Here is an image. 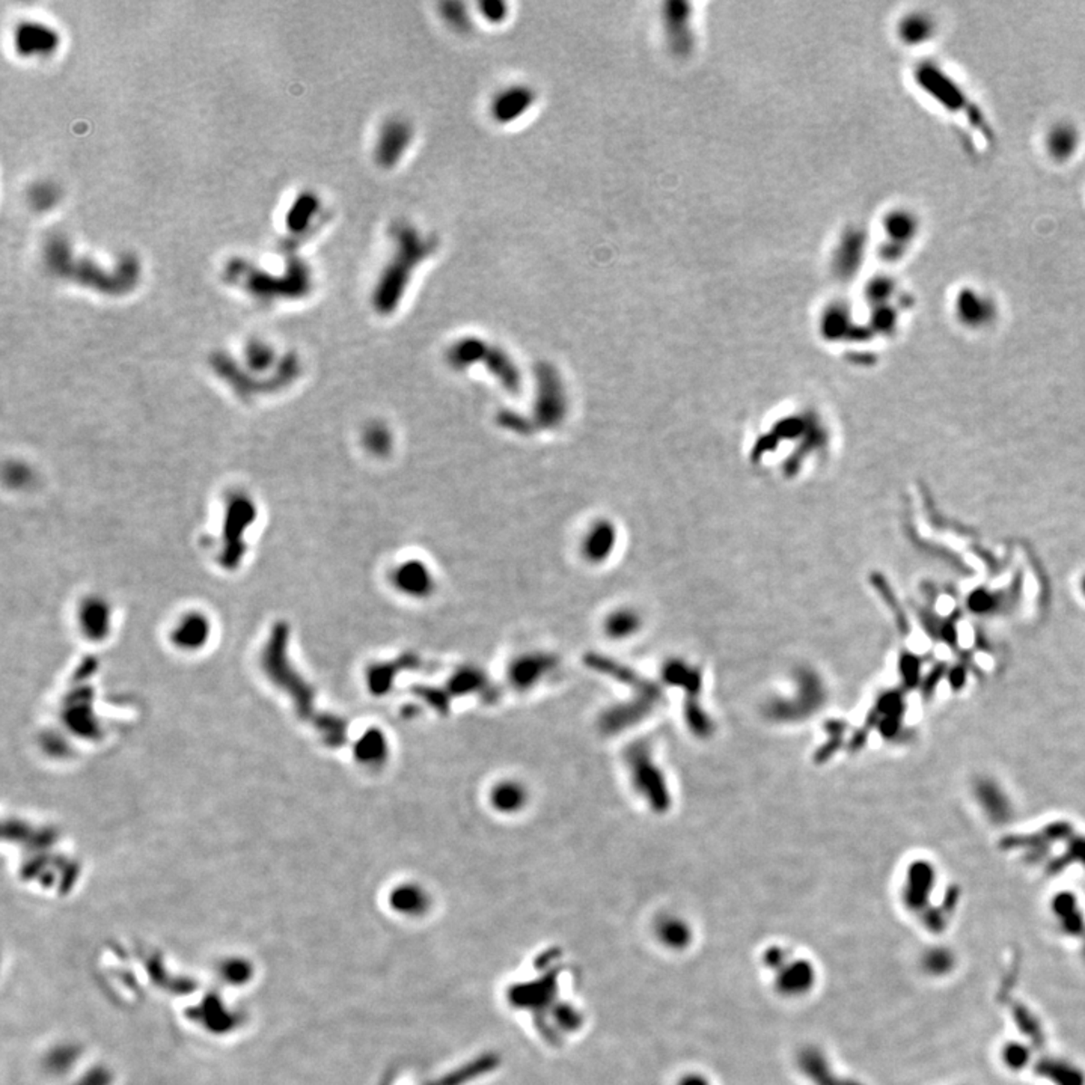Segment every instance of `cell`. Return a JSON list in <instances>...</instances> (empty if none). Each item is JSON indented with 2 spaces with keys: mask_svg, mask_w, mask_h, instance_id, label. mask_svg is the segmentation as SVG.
Masks as SVG:
<instances>
[{
  "mask_svg": "<svg viewBox=\"0 0 1085 1085\" xmlns=\"http://www.w3.org/2000/svg\"><path fill=\"white\" fill-rule=\"evenodd\" d=\"M394 239V257L390 258L372 292V306L380 315H390L397 310L413 271L434 251L433 240L426 239L413 226H397Z\"/></svg>",
  "mask_w": 1085,
  "mask_h": 1085,
  "instance_id": "1",
  "label": "cell"
},
{
  "mask_svg": "<svg viewBox=\"0 0 1085 1085\" xmlns=\"http://www.w3.org/2000/svg\"><path fill=\"white\" fill-rule=\"evenodd\" d=\"M922 73L926 77L927 91L931 89L943 111L952 115L954 123L965 129L970 136H977L988 143L992 141L993 133L988 118L954 75L948 74L942 68L933 67L924 68Z\"/></svg>",
  "mask_w": 1085,
  "mask_h": 1085,
  "instance_id": "2",
  "label": "cell"
},
{
  "mask_svg": "<svg viewBox=\"0 0 1085 1085\" xmlns=\"http://www.w3.org/2000/svg\"><path fill=\"white\" fill-rule=\"evenodd\" d=\"M952 311L961 324L974 330L991 326L993 320L997 319L998 312L997 303L991 294L972 285H965L957 290L952 301Z\"/></svg>",
  "mask_w": 1085,
  "mask_h": 1085,
  "instance_id": "3",
  "label": "cell"
},
{
  "mask_svg": "<svg viewBox=\"0 0 1085 1085\" xmlns=\"http://www.w3.org/2000/svg\"><path fill=\"white\" fill-rule=\"evenodd\" d=\"M1082 134L1077 125L1060 121L1050 125L1043 139L1046 155L1055 163H1068L1081 150Z\"/></svg>",
  "mask_w": 1085,
  "mask_h": 1085,
  "instance_id": "4",
  "label": "cell"
},
{
  "mask_svg": "<svg viewBox=\"0 0 1085 1085\" xmlns=\"http://www.w3.org/2000/svg\"><path fill=\"white\" fill-rule=\"evenodd\" d=\"M412 143V129L404 121H390L383 125L377 141L376 159L381 166H394Z\"/></svg>",
  "mask_w": 1085,
  "mask_h": 1085,
  "instance_id": "5",
  "label": "cell"
},
{
  "mask_svg": "<svg viewBox=\"0 0 1085 1085\" xmlns=\"http://www.w3.org/2000/svg\"><path fill=\"white\" fill-rule=\"evenodd\" d=\"M395 588L409 597L424 598L434 589V579L430 568L419 561H408L395 568L392 575Z\"/></svg>",
  "mask_w": 1085,
  "mask_h": 1085,
  "instance_id": "6",
  "label": "cell"
},
{
  "mask_svg": "<svg viewBox=\"0 0 1085 1085\" xmlns=\"http://www.w3.org/2000/svg\"><path fill=\"white\" fill-rule=\"evenodd\" d=\"M58 35L41 23H22L15 34V47L23 56L50 54L58 47Z\"/></svg>",
  "mask_w": 1085,
  "mask_h": 1085,
  "instance_id": "7",
  "label": "cell"
},
{
  "mask_svg": "<svg viewBox=\"0 0 1085 1085\" xmlns=\"http://www.w3.org/2000/svg\"><path fill=\"white\" fill-rule=\"evenodd\" d=\"M534 100H536V95L529 88L516 86V88L508 89V91L499 94L497 100L493 102V116L499 123H511L518 116H522L528 111V107L532 106Z\"/></svg>",
  "mask_w": 1085,
  "mask_h": 1085,
  "instance_id": "8",
  "label": "cell"
},
{
  "mask_svg": "<svg viewBox=\"0 0 1085 1085\" xmlns=\"http://www.w3.org/2000/svg\"><path fill=\"white\" fill-rule=\"evenodd\" d=\"M529 801L528 790L522 783L514 780L499 781L493 785L490 802L495 810L506 814H514L522 810Z\"/></svg>",
  "mask_w": 1085,
  "mask_h": 1085,
  "instance_id": "9",
  "label": "cell"
},
{
  "mask_svg": "<svg viewBox=\"0 0 1085 1085\" xmlns=\"http://www.w3.org/2000/svg\"><path fill=\"white\" fill-rule=\"evenodd\" d=\"M614 541H616V532L609 523L602 522L594 525L585 537V557L593 563H600L611 554Z\"/></svg>",
  "mask_w": 1085,
  "mask_h": 1085,
  "instance_id": "10",
  "label": "cell"
},
{
  "mask_svg": "<svg viewBox=\"0 0 1085 1085\" xmlns=\"http://www.w3.org/2000/svg\"><path fill=\"white\" fill-rule=\"evenodd\" d=\"M545 376H540V412H543V417L549 418L550 421L554 419L558 421L559 418L563 417L564 395L561 383L557 380L555 376H547L549 372H543Z\"/></svg>",
  "mask_w": 1085,
  "mask_h": 1085,
  "instance_id": "11",
  "label": "cell"
},
{
  "mask_svg": "<svg viewBox=\"0 0 1085 1085\" xmlns=\"http://www.w3.org/2000/svg\"><path fill=\"white\" fill-rule=\"evenodd\" d=\"M639 618L635 612L629 609H621L616 611L611 616H607L605 621V630L611 638L625 639L629 638L638 630Z\"/></svg>",
  "mask_w": 1085,
  "mask_h": 1085,
  "instance_id": "12",
  "label": "cell"
},
{
  "mask_svg": "<svg viewBox=\"0 0 1085 1085\" xmlns=\"http://www.w3.org/2000/svg\"><path fill=\"white\" fill-rule=\"evenodd\" d=\"M549 662L545 660V657H527L522 660L520 664L516 665L513 674L518 685H529L541 677L540 674L546 673Z\"/></svg>",
  "mask_w": 1085,
  "mask_h": 1085,
  "instance_id": "13",
  "label": "cell"
},
{
  "mask_svg": "<svg viewBox=\"0 0 1085 1085\" xmlns=\"http://www.w3.org/2000/svg\"><path fill=\"white\" fill-rule=\"evenodd\" d=\"M365 445L374 454H386L392 447V434L380 422H374L365 431Z\"/></svg>",
  "mask_w": 1085,
  "mask_h": 1085,
  "instance_id": "14",
  "label": "cell"
},
{
  "mask_svg": "<svg viewBox=\"0 0 1085 1085\" xmlns=\"http://www.w3.org/2000/svg\"><path fill=\"white\" fill-rule=\"evenodd\" d=\"M317 200L314 196L303 195L301 200L297 201L292 209L291 214H289V226H291L292 231H301V228L308 223L310 221V214L317 210Z\"/></svg>",
  "mask_w": 1085,
  "mask_h": 1085,
  "instance_id": "15",
  "label": "cell"
},
{
  "mask_svg": "<svg viewBox=\"0 0 1085 1085\" xmlns=\"http://www.w3.org/2000/svg\"><path fill=\"white\" fill-rule=\"evenodd\" d=\"M362 746L363 758H374V762H377L383 755V753H385V749H383V746H385L383 737L380 735H377V733L368 735L367 739L363 740Z\"/></svg>",
  "mask_w": 1085,
  "mask_h": 1085,
  "instance_id": "16",
  "label": "cell"
},
{
  "mask_svg": "<svg viewBox=\"0 0 1085 1085\" xmlns=\"http://www.w3.org/2000/svg\"><path fill=\"white\" fill-rule=\"evenodd\" d=\"M454 8H456V11H449L447 5H443V14H445V17H447L448 20L454 25V26L459 27V29L468 27V25H466L468 22H466V15L465 11H463V6H461V5H454Z\"/></svg>",
  "mask_w": 1085,
  "mask_h": 1085,
  "instance_id": "17",
  "label": "cell"
},
{
  "mask_svg": "<svg viewBox=\"0 0 1085 1085\" xmlns=\"http://www.w3.org/2000/svg\"><path fill=\"white\" fill-rule=\"evenodd\" d=\"M481 11L492 22H499L506 15V5L501 4V2H497V4H484L481 5Z\"/></svg>",
  "mask_w": 1085,
  "mask_h": 1085,
  "instance_id": "18",
  "label": "cell"
},
{
  "mask_svg": "<svg viewBox=\"0 0 1085 1085\" xmlns=\"http://www.w3.org/2000/svg\"><path fill=\"white\" fill-rule=\"evenodd\" d=\"M1081 589H1082V593H1084V596H1085V577H1084V579H1082Z\"/></svg>",
  "mask_w": 1085,
  "mask_h": 1085,
  "instance_id": "19",
  "label": "cell"
}]
</instances>
